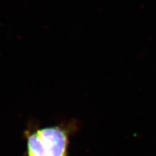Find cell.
Wrapping results in <instances>:
<instances>
[{
	"mask_svg": "<svg viewBox=\"0 0 156 156\" xmlns=\"http://www.w3.org/2000/svg\"><path fill=\"white\" fill-rule=\"evenodd\" d=\"M75 121L56 126L35 128L25 132V156H68L70 136Z\"/></svg>",
	"mask_w": 156,
	"mask_h": 156,
	"instance_id": "1",
	"label": "cell"
}]
</instances>
